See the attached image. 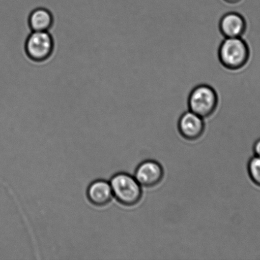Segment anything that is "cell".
I'll return each instance as SVG.
<instances>
[{
    "mask_svg": "<svg viewBox=\"0 0 260 260\" xmlns=\"http://www.w3.org/2000/svg\"><path fill=\"white\" fill-rule=\"evenodd\" d=\"M110 185L113 197L121 205L132 206L141 200L142 186L134 176L127 173H119L112 177Z\"/></svg>",
    "mask_w": 260,
    "mask_h": 260,
    "instance_id": "1",
    "label": "cell"
},
{
    "mask_svg": "<svg viewBox=\"0 0 260 260\" xmlns=\"http://www.w3.org/2000/svg\"><path fill=\"white\" fill-rule=\"evenodd\" d=\"M218 56L224 67L230 70H238L248 62L249 47L241 38H226L221 43Z\"/></svg>",
    "mask_w": 260,
    "mask_h": 260,
    "instance_id": "2",
    "label": "cell"
},
{
    "mask_svg": "<svg viewBox=\"0 0 260 260\" xmlns=\"http://www.w3.org/2000/svg\"><path fill=\"white\" fill-rule=\"evenodd\" d=\"M218 105V96L215 89L207 85L196 86L188 99L190 111L203 118L210 116Z\"/></svg>",
    "mask_w": 260,
    "mask_h": 260,
    "instance_id": "3",
    "label": "cell"
},
{
    "mask_svg": "<svg viewBox=\"0 0 260 260\" xmlns=\"http://www.w3.org/2000/svg\"><path fill=\"white\" fill-rule=\"evenodd\" d=\"M28 57L35 62H42L52 55L53 42L48 31H33L25 44Z\"/></svg>",
    "mask_w": 260,
    "mask_h": 260,
    "instance_id": "4",
    "label": "cell"
},
{
    "mask_svg": "<svg viewBox=\"0 0 260 260\" xmlns=\"http://www.w3.org/2000/svg\"><path fill=\"white\" fill-rule=\"evenodd\" d=\"M164 175V169L159 162L146 160L137 167L134 177L142 187H153L161 182Z\"/></svg>",
    "mask_w": 260,
    "mask_h": 260,
    "instance_id": "5",
    "label": "cell"
},
{
    "mask_svg": "<svg viewBox=\"0 0 260 260\" xmlns=\"http://www.w3.org/2000/svg\"><path fill=\"white\" fill-rule=\"evenodd\" d=\"M204 118L190 111L180 117L178 121V129L185 139L195 140L202 136L205 129Z\"/></svg>",
    "mask_w": 260,
    "mask_h": 260,
    "instance_id": "6",
    "label": "cell"
},
{
    "mask_svg": "<svg viewBox=\"0 0 260 260\" xmlns=\"http://www.w3.org/2000/svg\"><path fill=\"white\" fill-rule=\"evenodd\" d=\"M86 196L94 206L101 207L108 205L113 197L110 183L104 180L94 181L89 186Z\"/></svg>",
    "mask_w": 260,
    "mask_h": 260,
    "instance_id": "7",
    "label": "cell"
},
{
    "mask_svg": "<svg viewBox=\"0 0 260 260\" xmlns=\"http://www.w3.org/2000/svg\"><path fill=\"white\" fill-rule=\"evenodd\" d=\"M219 26L221 34L226 38H241L245 32L246 22L241 15L230 12L221 18Z\"/></svg>",
    "mask_w": 260,
    "mask_h": 260,
    "instance_id": "8",
    "label": "cell"
},
{
    "mask_svg": "<svg viewBox=\"0 0 260 260\" xmlns=\"http://www.w3.org/2000/svg\"><path fill=\"white\" fill-rule=\"evenodd\" d=\"M52 24V13L45 8H37L30 15L29 25L32 32L48 31Z\"/></svg>",
    "mask_w": 260,
    "mask_h": 260,
    "instance_id": "9",
    "label": "cell"
},
{
    "mask_svg": "<svg viewBox=\"0 0 260 260\" xmlns=\"http://www.w3.org/2000/svg\"><path fill=\"white\" fill-rule=\"evenodd\" d=\"M248 172L252 182L260 187V157L254 155L249 159Z\"/></svg>",
    "mask_w": 260,
    "mask_h": 260,
    "instance_id": "10",
    "label": "cell"
},
{
    "mask_svg": "<svg viewBox=\"0 0 260 260\" xmlns=\"http://www.w3.org/2000/svg\"><path fill=\"white\" fill-rule=\"evenodd\" d=\"M253 152L254 155L260 157V138L254 142L253 145Z\"/></svg>",
    "mask_w": 260,
    "mask_h": 260,
    "instance_id": "11",
    "label": "cell"
},
{
    "mask_svg": "<svg viewBox=\"0 0 260 260\" xmlns=\"http://www.w3.org/2000/svg\"><path fill=\"white\" fill-rule=\"evenodd\" d=\"M224 1L228 3V4H234L241 2V0H224Z\"/></svg>",
    "mask_w": 260,
    "mask_h": 260,
    "instance_id": "12",
    "label": "cell"
}]
</instances>
